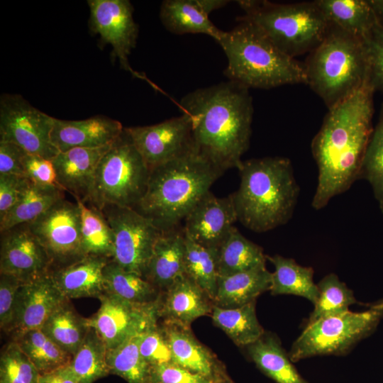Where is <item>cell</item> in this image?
<instances>
[{"label":"cell","mask_w":383,"mask_h":383,"mask_svg":"<svg viewBox=\"0 0 383 383\" xmlns=\"http://www.w3.org/2000/svg\"><path fill=\"white\" fill-rule=\"evenodd\" d=\"M238 21L216 40L227 57L223 73L229 80L248 89L306 84L304 64L282 52L253 23L240 17Z\"/></svg>","instance_id":"5"},{"label":"cell","mask_w":383,"mask_h":383,"mask_svg":"<svg viewBox=\"0 0 383 383\" xmlns=\"http://www.w3.org/2000/svg\"><path fill=\"white\" fill-rule=\"evenodd\" d=\"M40 375L16 341L6 345L0 357V383H38Z\"/></svg>","instance_id":"42"},{"label":"cell","mask_w":383,"mask_h":383,"mask_svg":"<svg viewBox=\"0 0 383 383\" xmlns=\"http://www.w3.org/2000/svg\"><path fill=\"white\" fill-rule=\"evenodd\" d=\"M162 325L171 349L173 362L192 372L223 379L226 374L221 372L214 355L197 340L190 328L166 321Z\"/></svg>","instance_id":"25"},{"label":"cell","mask_w":383,"mask_h":383,"mask_svg":"<svg viewBox=\"0 0 383 383\" xmlns=\"http://www.w3.org/2000/svg\"><path fill=\"white\" fill-rule=\"evenodd\" d=\"M317 287L318 296L306 326L319 319L346 313L350 305L357 302L353 291L334 273L326 275Z\"/></svg>","instance_id":"40"},{"label":"cell","mask_w":383,"mask_h":383,"mask_svg":"<svg viewBox=\"0 0 383 383\" xmlns=\"http://www.w3.org/2000/svg\"><path fill=\"white\" fill-rule=\"evenodd\" d=\"M104 280L106 293L131 303L155 302L160 294L147 279L125 270L112 260L104 269Z\"/></svg>","instance_id":"34"},{"label":"cell","mask_w":383,"mask_h":383,"mask_svg":"<svg viewBox=\"0 0 383 383\" xmlns=\"http://www.w3.org/2000/svg\"><path fill=\"white\" fill-rule=\"evenodd\" d=\"M123 130L118 121L103 116L79 121L55 118L50 138L59 152H65L75 148L109 145L121 136Z\"/></svg>","instance_id":"19"},{"label":"cell","mask_w":383,"mask_h":383,"mask_svg":"<svg viewBox=\"0 0 383 383\" xmlns=\"http://www.w3.org/2000/svg\"><path fill=\"white\" fill-rule=\"evenodd\" d=\"M143 333H138L117 348L107 350L110 374L121 377L128 383H152V367L143 358L139 348Z\"/></svg>","instance_id":"36"},{"label":"cell","mask_w":383,"mask_h":383,"mask_svg":"<svg viewBox=\"0 0 383 383\" xmlns=\"http://www.w3.org/2000/svg\"><path fill=\"white\" fill-rule=\"evenodd\" d=\"M99 211L113 233L111 260L125 270L144 278L155 244L162 231L132 208L105 205Z\"/></svg>","instance_id":"10"},{"label":"cell","mask_w":383,"mask_h":383,"mask_svg":"<svg viewBox=\"0 0 383 383\" xmlns=\"http://www.w3.org/2000/svg\"><path fill=\"white\" fill-rule=\"evenodd\" d=\"M54 121L20 94L1 95L0 141L13 143L29 154L52 160L59 153L50 138Z\"/></svg>","instance_id":"11"},{"label":"cell","mask_w":383,"mask_h":383,"mask_svg":"<svg viewBox=\"0 0 383 383\" xmlns=\"http://www.w3.org/2000/svg\"><path fill=\"white\" fill-rule=\"evenodd\" d=\"M89 327L83 318L65 300L46 320L40 328L55 343L72 356L83 342Z\"/></svg>","instance_id":"33"},{"label":"cell","mask_w":383,"mask_h":383,"mask_svg":"<svg viewBox=\"0 0 383 383\" xmlns=\"http://www.w3.org/2000/svg\"><path fill=\"white\" fill-rule=\"evenodd\" d=\"M211 316L213 323L238 346L254 343L265 332L256 316L255 301L233 309L213 305Z\"/></svg>","instance_id":"32"},{"label":"cell","mask_w":383,"mask_h":383,"mask_svg":"<svg viewBox=\"0 0 383 383\" xmlns=\"http://www.w3.org/2000/svg\"><path fill=\"white\" fill-rule=\"evenodd\" d=\"M377 21L383 23V0H367Z\"/></svg>","instance_id":"51"},{"label":"cell","mask_w":383,"mask_h":383,"mask_svg":"<svg viewBox=\"0 0 383 383\" xmlns=\"http://www.w3.org/2000/svg\"><path fill=\"white\" fill-rule=\"evenodd\" d=\"M228 2L227 0H165L161 4L160 18L165 28L174 34H206L216 40L222 30L215 26L209 16Z\"/></svg>","instance_id":"22"},{"label":"cell","mask_w":383,"mask_h":383,"mask_svg":"<svg viewBox=\"0 0 383 383\" xmlns=\"http://www.w3.org/2000/svg\"><path fill=\"white\" fill-rule=\"evenodd\" d=\"M38 383H79L68 366L40 374Z\"/></svg>","instance_id":"50"},{"label":"cell","mask_w":383,"mask_h":383,"mask_svg":"<svg viewBox=\"0 0 383 383\" xmlns=\"http://www.w3.org/2000/svg\"><path fill=\"white\" fill-rule=\"evenodd\" d=\"M99 299L100 308L87 318V325L96 331L107 350L117 348L158 322V299L148 304H135L106 292Z\"/></svg>","instance_id":"13"},{"label":"cell","mask_w":383,"mask_h":383,"mask_svg":"<svg viewBox=\"0 0 383 383\" xmlns=\"http://www.w3.org/2000/svg\"><path fill=\"white\" fill-rule=\"evenodd\" d=\"M26 177L0 174V221L17 203Z\"/></svg>","instance_id":"48"},{"label":"cell","mask_w":383,"mask_h":383,"mask_svg":"<svg viewBox=\"0 0 383 383\" xmlns=\"http://www.w3.org/2000/svg\"><path fill=\"white\" fill-rule=\"evenodd\" d=\"M179 107L192 122L196 151L223 172L238 170L252 132L249 89L231 80L223 82L186 94Z\"/></svg>","instance_id":"2"},{"label":"cell","mask_w":383,"mask_h":383,"mask_svg":"<svg viewBox=\"0 0 383 383\" xmlns=\"http://www.w3.org/2000/svg\"><path fill=\"white\" fill-rule=\"evenodd\" d=\"M110 259L87 255L65 267L52 270L50 277L67 299L99 298L105 291L104 269Z\"/></svg>","instance_id":"23"},{"label":"cell","mask_w":383,"mask_h":383,"mask_svg":"<svg viewBox=\"0 0 383 383\" xmlns=\"http://www.w3.org/2000/svg\"><path fill=\"white\" fill-rule=\"evenodd\" d=\"M240 182L231 194L238 221L256 233L273 230L292 217L299 194L289 159L264 157L243 161Z\"/></svg>","instance_id":"3"},{"label":"cell","mask_w":383,"mask_h":383,"mask_svg":"<svg viewBox=\"0 0 383 383\" xmlns=\"http://www.w3.org/2000/svg\"><path fill=\"white\" fill-rule=\"evenodd\" d=\"M111 145L59 152L52 160L59 186L86 204L99 163Z\"/></svg>","instance_id":"20"},{"label":"cell","mask_w":383,"mask_h":383,"mask_svg":"<svg viewBox=\"0 0 383 383\" xmlns=\"http://www.w3.org/2000/svg\"><path fill=\"white\" fill-rule=\"evenodd\" d=\"M271 272L266 265L234 274L218 277L213 304L224 309L240 307L270 289Z\"/></svg>","instance_id":"26"},{"label":"cell","mask_w":383,"mask_h":383,"mask_svg":"<svg viewBox=\"0 0 383 383\" xmlns=\"http://www.w3.org/2000/svg\"><path fill=\"white\" fill-rule=\"evenodd\" d=\"M213 302L193 280L184 274L158 298V316L164 321L190 328L196 318L211 314Z\"/></svg>","instance_id":"21"},{"label":"cell","mask_w":383,"mask_h":383,"mask_svg":"<svg viewBox=\"0 0 383 383\" xmlns=\"http://www.w3.org/2000/svg\"><path fill=\"white\" fill-rule=\"evenodd\" d=\"M26 153L23 148L13 143L0 141V174L25 177L22 159Z\"/></svg>","instance_id":"49"},{"label":"cell","mask_w":383,"mask_h":383,"mask_svg":"<svg viewBox=\"0 0 383 383\" xmlns=\"http://www.w3.org/2000/svg\"><path fill=\"white\" fill-rule=\"evenodd\" d=\"M222 383H235L228 377L225 375L223 378Z\"/></svg>","instance_id":"53"},{"label":"cell","mask_w":383,"mask_h":383,"mask_svg":"<svg viewBox=\"0 0 383 383\" xmlns=\"http://www.w3.org/2000/svg\"><path fill=\"white\" fill-rule=\"evenodd\" d=\"M150 172L124 128L101 159L86 204L99 210L105 205L135 209L146 192Z\"/></svg>","instance_id":"8"},{"label":"cell","mask_w":383,"mask_h":383,"mask_svg":"<svg viewBox=\"0 0 383 383\" xmlns=\"http://www.w3.org/2000/svg\"><path fill=\"white\" fill-rule=\"evenodd\" d=\"M274 267L271 272V287L272 295L293 294L304 297L315 304L318 289L313 282V270L311 267L299 265L292 258L279 255H267Z\"/></svg>","instance_id":"29"},{"label":"cell","mask_w":383,"mask_h":383,"mask_svg":"<svg viewBox=\"0 0 383 383\" xmlns=\"http://www.w3.org/2000/svg\"><path fill=\"white\" fill-rule=\"evenodd\" d=\"M157 323L143 333L139 345L140 354L152 367L172 362L165 331Z\"/></svg>","instance_id":"44"},{"label":"cell","mask_w":383,"mask_h":383,"mask_svg":"<svg viewBox=\"0 0 383 383\" xmlns=\"http://www.w3.org/2000/svg\"><path fill=\"white\" fill-rule=\"evenodd\" d=\"M125 130L150 170L196 151L192 122L184 113L157 124Z\"/></svg>","instance_id":"14"},{"label":"cell","mask_w":383,"mask_h":383,"mask_svg":"<svg viewBox=\"0 0 383 383\" xmlns=\"http://www.w3.org/2000/svg\"><path fill=\"white\" fill-rule=\"evenodd\" d=\"M40 374L68 366L72 356L61 348L41 329L24 332L14 337Z\"/></svg>","instance_id":"35"},{"label":"cell","mask_w":383,"mask_h":383,"mask_svg":"<svg viewBox=\"0 0 383 383\" xmlns=\"http://www.w3.org/2000/svg\"><path fill=\"white\" fill-rule=\"evenodd\" d=\"M238 221L231 194L217 197L208 192L184 218V234L199 245L218 250Z\"/></svg>","instance_id":"17"},{"label":"cell","mask_w":383,"mask_h":383,"mask_svg":"<svg viewBox=\"0 0 383 383\" xmlns=\"http://www.w3.org/2000/svg\"><path fill=\"white\" fill-rule=\"evenodd\" d=\"M374 89L369 83L328 109L313 138L311 152L318 167L316 189L311 201L323 209L360 179L373 128Z\"/></svg>","instance_id":"1"},{"label":"cell","mask_w":383,"mask_h":383,"mask_svg":"<svg viewBox=\"0 0 383 383\" xmlns=\"http://www.w3.org/2000/svg\"><path fill=\"white\" fill-rule=\"evenodd\" d=\"M0 273L23 283L50 273L52 263L28 224H20L1 231Z\"/></svg>","instance_id":"16"},{"label":"cell","mask_w":383,"mask_h":383,"mask_svg":"<svg viewBox=\"0 0 383 383\" xmlns=\"http://www.w3.org/2000/svg\"><path fill=\"white\" fill-rule=\"evenodd\" d=\"M262 248L247 239L234 226L218 249V277H225L266 265Z\"/></svg>","instance_id":"30"},{"label":"cell","mask_w":383,"mask_h":383,"mask_svg":"<svg viewBox=\"0 0 383 383\" xmlns=\"http://www.w3.org/2000/svg\"><path fill=\"white\" fill-rule=\"evenodd\" d=\"M315 2L330 23L362 39L377 21L367 0H316Z\"/></svg>","instance_id":"31"},{"label":"cell","mask_w":383,"mask_h":383,"mask_svg":"<svg viewBox=\"0 0 383 383\" xmlns=\"http://www.w3.org/2000/svg\"><path fill=\"white\" fill-rule=\"evenodd\" d=\"M370 309L377 310H383V299L372 304Z\"/></svg>","instance_id":"52"},{"label":"cell","mask_w":383,"mask_h":383,"mask_svg":"<svg viewBox=\"0 0 383 383\" xmlns=\"http://www.w3.org/2000/svg\"><path fill=\"white\" fill-rule=\"evenodd\" d=\"M64 197L62 188L39 184L26 177L17 203L0 221V232L33 221Z\"/></svg>","instance_id":"28"},{"label":"cell","mask_w":383,"mask_h":383,"mask_svg":"<svg viewBox=\"0 0 383 383\" xmlns=\"http://www.w3.org/2000/svg\"><path fill=\"white\" fill-rule=\"evenodd\" d=\"M18 279L4 274L0 276V327L5 333L14 330L16 305L19 287Z\"/></svg>","instance_id":"45"},{"label":"cell","mask_w":383,"mask_h":383,"mask_svg":"<svg viewBox=\"0 0 383 383\" xmlns=\"http://www.w3.org/2000/svg\"><path fill=\"white\" fill-rule=\"evenodd\" d=\"M66 299L50 273L19 287L16 305L13 335L40 329L53 311Z\"/></svg>","instance_id":"18"},{"label":"cell","mask_w":383,"mask_h":383,"mask_svg":"<svg viewBox=\"0 0 383 383\" xmlns=\"http://www.w3.org/2000/svg\"><path fill=\"white\" fill-rule=\"evenodd\" d=\"M22 165L25 177L33 182L42 185L60 187L51 160L26 152L22 159Z\"/></svg>","instance_id":"47"},{"label":"cell","mask_w":383,"mask_h":383,"mask_svg":"<svg viewBox=\"0 0 383 383\" xmlns=\"http://www.w3.org/2000/svg\"><path fill=\"white\" fill-rule=\"evenodd\" d=\"M383 317V310L348 311L329 316L306 326L292 345L293 362L316 355H342L368 336Z\"/></svg>","instance_id":"9"},{"label":"cell","mask_w":383,"mask_h":383,"mask_svg":"<svg viewBox=\"0 0 383 383\" xmlns=\"http://www.w3.org/2000/svg\"><path fill=\"white\" fill-rule=\"evenodd\" d=\"M107 349L91 327L69 365L79 383H93L110 374L107 364Z\"/></svg>","instance_id":"37"},{"label":"cell","mask_w":383,"mask_h":383,"mask_svg":"<svg viewBox=\"0 0 383 383\" xmlns=\"http://www.w3.org/2000/svg\"><path fill=\"white\" fill-rule=\"evenodd\" d=\"M196 151L150 170L146 192L135 206L160 231L176 228L223 173Z\"/></svg>","instance_id":"4"},{"label":"cell","mask_w":383,"mask_h":383,"mask_svg":"<svg viewBox=\"0 0 383 383\" xmlns=\"http://www.w3.org/2000/svg\"><path fill=\"white\" fill-rule=\"evenodd\" d=\"M222 380L192 372L173 362L152 369V383H222Z\"/></svg>","instance_id":"46"},{"label":"cell","mask_w":383,"mask_h":383,"mask_svg":"<svg viewBox=\"0 0 383 383\" xmlns=\"http://www.w3.org/2000/svg\"><path fill=\"white\" fill-rule=\"evenodd\" d=\"M89 28L100 36L101 42L112 47V55L121 67L133 76L147 79L129 65L128 56L135 47L138 26L135 22L133 7L128 0H89Z\"/></svg>","instance_id":"15"},{"label":"cell","mask_w":383,"mask_h":383,"mask_svg":"<svg viewBox=\"0 0 383 383\" xmlns=\"http://www.w3.org/2000/svg\"><path fill=\"white\" fill-rule=\"evenodd\" d=\"M28 224L50 259V271L86 256L82 248L80 210L77 201L73 203L64 197Z\"/></svg>","instance_id":"12"},{"label":"cell","mask_w":383,"mask_h":383,"mask_svg":"<svg viewBox=\"0 0 383 383\" xmlns=\"http://www.w3.org/2000/svg\"><path fill=\"white\" fill-rule=\"evenodd\" d=\"M360 178L370 183L383 213V116L373 130L363 160Z\"/></svg>","instance_id":"41"},{"label":"cell","mask_w":383,"mask_h":383,"mask_svg":"<svg viewBox=\"0 0 383 383\" xmlns=\"http://www.w3.org/2000/svg\"><path fill=\"white\" fill-rule=\"evenodd\" d=\"M366 50L372 88L383 92V25L377 21L362 38Z\"/></svg>","instance_id":"43"},{"label":"cell","mask_w":383,"mask_h":383,"mask_svg":"<svg viewBox=\"0 0 383 383\" xmlns=\"http://www.w3.org/2000/svg\"><path fill=\"white\" fill-rule=\"evenodd\" d=\"M184 234L176 228L162 231L157 240L144 278L160 292L184 274Z\"/></svg>","instance_id":"24"},{"label":"cell","mask_w":383,"mask_h":383,"mask_svg":"<svg viewBox=\"0 0 383 383\" xmlns=\"http://www.w3.org/2000/svg\"><path fill=\"white\" fill-rule=\"evenodd\" d=\"M237 2L244 11L240 18L255 25L277 48L292 58L314 50L331 26L315 1L294 4L252 0Z\"/></svg>","instance_id":"7"},{"label":"cell","mask_w":383,"mask_h":383,"mask_svg":"<svg viewBox=\"0 0 383 383\" xmlns=\"http://www.w3.org/2000/svg\"><path fill=\"white\" fill-rule=\"evenodd\" d=\"M80 210L81 235L86 256L104 257L111 260L113 236L101 211L76 200Z\"/></svg>","instance_id":"38"},{"label":"cell","mask_w":383,"mask_h":383,"mask_svg":"<svg viewBox=\"0 0 383 383\" xmlns=\"http://www.w3.org/2000/svg\"><path fill=\"white\" fill-rule=\"evenodd\" d=\"M304 66L306 84L328 109L368 83V62L362 39L331 23Z\"/></svg>","instance_id":"6"},{"label":"cell","mask_w":383,"mask_h":383,"mask_svg":"<svg viewBox=\"0 0 383 383\" xmlns=\"http://www.w3.org/2000/svg\"><path fill=\"white\" fill-rule=\"evenodd\" d=\"M184 274L213 301L217 291L218 250L204 248L184 235Z\"/></svg>","instance_id":"39"},{"label":"cell","mask_w":383,"mask_h":383,"mask_svg":"<svg viewBox=\"0 0 383 383\" xmlns=\"http://www.w3.org/2000/svg\"><path fill=\"white\" fill-rule=\"evenodd\" d=\"M245 347L256 366L277 383H309L299 373L276 335L265 332Z\"/></svg>","instance_id":"27"}]
</instances>
